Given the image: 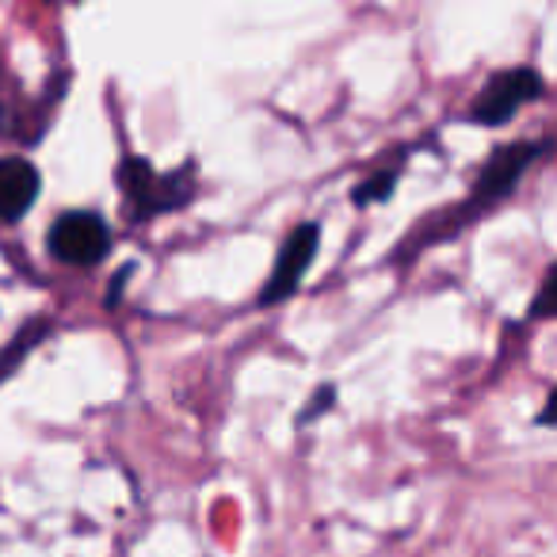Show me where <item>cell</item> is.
<instances>
[{
  "instance_id": "6da1fadb",
  "label": "cell",
  "mask_w": 557,
  "mask_h": 557,
  "mask_svg": "<svg viewBox=\"0 0 557 557\" xmlns=\"http://www.w3.org/2000/svg\"><path fill=\"white\" fill-rule=\"evenodd\" d=\"M546 149H549V138H542V141H511V146L496 149V153L481 164L478 180H473V187H470V199L458 202L455 210H443V214L428 218V222L420 225L409 240H401V256L420 252V248L435 245V240H443V237H455L466 222H473V218H481L488 207L504 202L519 187L523 172L531 169V164L539 161Z\"/></svg>"
},
{
  "instance_id": "7a4b0ae2",
  "label": "cell",
  "mask_w": 557,
  "mask_h": 557,
  "mask_svg": "<svg viewBox=\"0 0 557 557\" xmlns=\"http://www.w3.org/2000/svg\"><path fill=\"white\" fill-rule=\"evenodd\" d=\"M115 184L123 195L126 222H149L157 214L187 207L195 199V161L172 172H157L146 157H123L115 169Z\"/></svg>"
},
{
  "instance_id": "3957f363",
  "label": "cell",
  "mask_w": 557,
  "mask_h": 557,
  "mask_svg": "<svg viewBox=\"0 0 557 557\" xmlns=\"http://www.w3.org/2000/svg\"><path fill=\"white\" fill-rule=\"evenodd\" d=\"M546 81L531 65H516V70H500L481 85L478 100L470 103V123L473 126H504L516 119L519 108L542 100Z\"/></svg>"
},
{
  "instance_id": "277c9868",
  "label": "cell",
  "mask_w": 557,
  "mask_h": 557,
  "mask_svg": "<svg viewBox=\"0 0 557 557\" xmlns=\"http://www.w3.org/2000/svg\"><path fill=\"white\" fill-rule=\"evenodd\" d=\"M50 256L70 268H100L111 252V225L96 210H65L47 233Z\"/></svg>"
},
{
  "instance_id": "5b68a950",
  "label": "cell",
  "mask_w": 557,
  "mask_h": 557,
  "mask_svg": "<svg viewBox=\"0 0 557 557\" xmlns=\"http://www.w3.org/2000/svg\"><path fill=\"white\" fill-rule=\"evenodd\" d=\"M321 245V225L318 222H302L283 237L275 252V263H271V275L268 283L260 287V298L256 302L268 310V306H283L287 298H295V290L302 287V275L306 268L313 263Z\"/></svg>"
},
{
  "instance_id": "8992f818",
  "label": "cell",
  "mask_w": 557,
  "mask_h": 557,
  "mask_svg": "<svg viewBox=\"0 0 557 557\" xmlns=\"http://www.w3.org/2000/svg\"><path fill=\"white\" fill-rule=\"evenodd\" d=\"M42 176L27 157H0V222H20L35 207Z\"/></svg>"
},
{
  "instance_id": "52a82bcc",
  "label": "cell",
  "mask_w": 557,
  "mask_h": 557,
  "mask_svg": "<svg viewBox=\"0 0 557 557\" xmlns=\"http://www.w3.org/2000/svg\"><path fill=\"white\" fill-rule=\"evenodd\" d=\"M394 191H397V169H382V172H374V176H367L363 184L351 191V202H356V207H371V202H386Z\"/></svg>"
},
{
  "instance_id": "ba28073f",
  "label": "cell",
  "mask_w": 557,
  "mask_h": 557,
  "mask_svg": "<svg viewBox=\"0 0 557 557\" xmlns=\"http://www.w3.org/2000/svg\"><path fill=\"white\" fill-rule=\"evenodd\" d=\"M47 329H50V321H32V325H27L24 333L12 341V348H4V356H0V379L16 371V363L42 341V336H47Z\"/></svg>"
},
{
  "instance_id": "9c48e42d",
  "label": "cell",
  "mask_w": 557,
  "mask_h": 557,
  "mask_svg": "<svg viewBox=\"0 0 557 557\" xmlns=\"http://www.w3.org/2000/svg\"><path fill=\"white\" fill-rule=\"evenodd\" d=\"M333 405H336V386H333V382H325V386H321L318 394H313L310 401H306V409L298 412V428H310L313 420L325 417V412L333 409Z\"/></svg>"
},
{
  "instance_id": "30bf717a",
  "label": "cell",
  "mask_w": 557,
  "mask_h": 557,
  "mask_svg": "<svg viewBox=\"0 0 557 557\" xmlns=\"http://www.w3.org/2000/svg\"><path fill=\"white\" fill-rule=\"evenodd\" d=\"M20 134V108L16 96L9 92V85L0 81V138H16Z\"/></svg>"
},
{
  "instance_id": "8fae6325",
  "label": "cell",
  "mask_w": 557,
  "mask_h": 557,
  "mask_svg": "<svg viewBox=\"0 0 557 557\" xmlns=\"http://www.w3.org/2000/svg\"><path fill=\"white\" fill-rule=\"evenodd\" d=\"M554 283H557V271H546V278H542L539 295H534V306H531V321H542L554 313Z\"/></svg>"
},
{
  "instance_id": "7c38bea8",
  "label": "cell",
  "mask_w": 557,
  "mask_h": 557,
  "mask_svg": "<svg viewBox=\"0 0 557 557\" xmlns=\"http://www.w3.org/2000/svg\"><path fill=\"white\" fill-rule=\"evenodd\" d=\"M131 275H134V263H123V268L111 275V283H108V295H103V302H108V310H115L119 306V298H123V290L131 287Z\"/></svg>"
},
{
  "instance_id": "4fadbf2b",
  "label": "cell",
  "mask_w": 557,
  "mask_h": 557,
  "mask_svg": "<svg viewBox=\"0 0 557 557\" xmlns=\"http://www.w3.org/2000/svg\"><path fill=\"white\" fill-rule=\"evenodd\" d=\"M554 405H557V394H549L546 397V409L539 412V424L542 428H554Z\"/></svg>"
}]
</instances>
